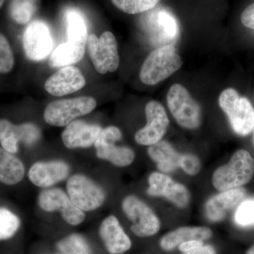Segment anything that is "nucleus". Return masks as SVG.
I'll list each match as a JSON object with an SVG mask.
<instances>
[{"label":"nucleus","instance_id":"nucleus-1","mask_svg":"<svg viewBox=\"0 0 254 254\" xmlns=\"http://www.w3.org/2000/svg\"><path fill=\"white\" fill-rule=\"evenodd\" d=\"M254 175V160L247 150H237L226 165L214 172L212 184L219 191L240 188L247 185Z\"/></svg>","mask_w":254,"mask_h":254},{"label":"nucleus","instance_id":"nucleus-2","mask_svg":"<svg viewBox=\"0 0 254 254\" xmlns=\"http://www.w3.org/2000/svg\"><path fill=\"white\" fill-rule=\"evenodd\" d=\"M182 64L174 46L160 47L145 59L140 70V79L148 86L158 84L178 71Z\"/></svg>","mask_w":254,"mask_h":254},{"label":"nucleus","instance_id":"nucleus-3","mask_svg":"<svg viewBox=\"0 0 254 254\" xmlns=\"http://www.w3.org/2000/svg\"><path fill=\"white\" fill-rule=\"evenodd\" d=\"M219 105L237 134L246 136L253 131L254 109L247 98L241 97L233 88H227L219 97Z\"/></svg>","mask_w":254,"mask_h":254},{"label":"nucleus","instance_id":"nucleus-4","mask_svg":"<svg viewBox=\"0 0 254 254\" xmlns=\"http://www.w3.org/2000/svg\"><path fill=\"white\" fill-rule=\"evenodd\" d=\"M169 110L178 125L187 129H195L201 123V110L187 88L179 83L171 86L167 95Z\"/></svg>","mask_w":254,"mask_h":254},{"label":"nucleus","instance_id":"nucleus-5","mask_svg":"<svg viewBox=\"0 0 254 254\" xmlns=\"http://www.w3.org/2000/svg\"><path fill=\"white\" fill-rule=\"evenodd\" d=\"M96 105V100L90 96L56 100L46 107L43 117L52 126H67L75 119L91 113Z\"/></svg>","mask_w":254,"mask_h":254},{"label":"nucleus","instance_id":"nucleus-6","mask_svg":"<svg viewBox=\"0 0 254 254\" xmlns=\"http://www.w3.org/2000/svg\"><path fill=\"white\" fill-rule=\"evenodd\" d=\"M92 63L98 73L105 74L116 71L120 65L118 43L113 33L105 31L99 38L91 34L87 41Z\"/></svg>","mask_w":254,"mask_h":254},{"label":"nucleus","instance_id":"nucleus-7","mask_svg":"<svg viewBox=\"0 0 254 254\" xmlns=\"http://www.w3.org/2000/svg\"><path fill=\"white\" fill-rule=\"evenodd\" d=\"M122 206L127 218L132 222V232L137 236H153L160 230V222L156 214L136 195L127 196Z\"/></svg>","mask_w":254,"mask_h":254},{"label":"nucleus","instance_id":"nucleus-8","mask_svg":"<svg viewBox=\"0 0 254 254\" xmlns=\"http://www.w3.org/2000/svg\"><path fill=\"white\" fill-rule=\"evenodd\" d=\"M122 136L118 127L111 126L102 129L94 143L97 156L121 168L131 165L134 160V152L128 147L115 145Z\"/></svg>","mask_w":254,"mask_h":254},{"label":"nucleus","instance_id":"nucleus-9","mask_svg":"<svg viewBox=\"0 0 254 254\" xmlns=\"http://www.w3.org/2000/svg\"><path fill=\"white\" fill-rule=\"evenodd\" d=\"M68 196L83 211L96 210L105 200L104 190L86 176L75 175L66 183Z\"/></svg>","mask_w":254,"mask_h":254},{"label":"nucleus","instance_id":"nucleus-10","mask_svg":"<svg viewBox=\"0 0 254 254\" xmlns=\"http://www.w3.org/2000/svg\"><path fill=\"white\" fill-rule=\"evenodd\" d=\"M145 113L146 125L136 132L135 140L139 145L150 146L161 141L170 121L163 105L155 100H151L146 105Z\"/></svg>","mask_w":254,"mask_h":254},{"label":"nucleus","instance_id":"nucleus-11","mask_svg":"<svg viewBox=\"0 0 254 254\" xmlns=\"http://www.w3.org/2000/svg\"><path fill=\"white\" fill-rule=\"evenodd\" d=\"M23 46L25 54L31 61L39 62L46 58L53 46L48 25L39 20L29 23L23 33Z\"/></svg>","mask_w":254,"mask_h":254},{"label":"nucleus","instance_id":"nucleus-12","mask_svg":"<svg viewBox=\"0 0 254 254\" xmlns=\"http://www.w3.org/2000/svg\"><path fill=\"white\" fill-rule=\"evenodd\" d=\"M38 204L47 212L59 211L64 220L71 225H78L84 220L85 214L73 203L63 190L52 189L42 192Z\"/></svg>","mask_w":254,"mask_h":254},{"label":"nucleus","instance_id":"nucleus-13","mask_svg":"<svg viewBox=\"0 0 254 254\" xmlns=\"http://www.w3.org/2000/svg\"><path fill=\"white\" fill-rule=\"evenodd\" d=\"M149 188L147 190L152 196H163L178 208H185L190 203V190L185 185L175 182L164 173L155 172L148 178Z\"/></svg>","mask_w":254,"mask_h":254},{"label":"nucleus","instance_id":"nucleus-14","mask_svg":"<svg viewBox=\"0 0 254 254\" xmlns=\"http://www.w3.org/2000/svg\"><path fill=\"white\" fill-rule=\"evenodd\" d=\"M41 137V131L34 124L15 125L4 119L0 120V143L5 150L15 153L18 150V143L26 145L36 143Z\"/></svg>","mask_w":254,"mask_h":254},{"label":"nucleus","instance_id":"nucleus-15","mask_svg":"<svg viewBox=\"0 0 254 254\" xmlns=\"http://www.w3.org/2000/svg\"><path fill=\"white\" fill-rule=\"evenodd\" d=\"M86 85V79L76 66L60 68L45 83V89L53 96H64L79 91Z\"/></svg>","mask_w":254,"mask_h":254},{"label":"nucleus","instance_id":"nucleus-16","mask_svg":"<svg viewBox=\"0 0 254 254\" xmlns=\"http://www.w3.org/2000/svg\"><path fill=\"white\" fill-rule=\"evenodd\" d=\"M246 190L243 188L224 190L208 200L205 205V213L211 222L224 220L234 209L245 200Z\"/></svg>","mask_w":254,"mask_h":254},{"label":"nucleus","instance_id":"nucleus-17","mask_svg":"<svg viewBox=\"0 0 254 254\" xmlns=\"http://www.w3.org/2000/svg\"><path fill=\"white\" fill-rule=\"evenodd\" d=\"M102 131L98 125L81 120L68 124L62 134L64 144L69 149L89 148L94 144Z\"/></svg>","mask_w":254,"mask_h":254},{"label":"nucleus","instance_id":"nucleus-18","mask_svg":"<svg viewBox=\"0 0 254 254\" xmlns=\"http://www.w3.org/2000/svg\"><path fill=\"white\" fill-rule=\"evenodd\" d=\"M69 172V167L64 162H40L30 169L28 177L33 185L46 188L64 180Z\"/></svg>","mask_w":254,"mask_h":254},{"label":"nucleus","instance_id":"nucleus-19","mask_svg":"<svg viewBox=\"0 0 254 254\" xmlns=\"http://www.w3.org/2000/svg\"><path fill=\"white\" fill-rule=\"evenodd\" d=\"M99 232L105 247L110 254H122L131 248L129 237L124 231L115 215H110L103 220Z\"/></svg>","mask_w":254,"mask_h":254},{"label":"nucleus","instance_id":"nucleus-20","mask_svg":"<svg viewBox=\"0 0 254 254\" xmlns=\"http://www.w3.org/2000/svg\"><path fill=\"white\" fill-rule=\"evenodd\" d=\"M213 235L210 229L205 227H184L169 232L160 240V247L165 251H171L189 241L208 240Z\"/></svg>","mask_w":254,"mask_h":254},{"label":"nucleus","instance_id":"nucleus-21","mask_svg":"<svg viewBox=\"0 0 254 254\" xmlns=\"http://www.w3.org/2000/svg\"><path fill=\"white\" fill-rule=\"evenodd\" d=\"M148 28L150 33H153V38H158L164 43L173 41L178 34L176 20L165 10H157L150 14Z\"/></svg>","mask_w":254,"mask_h":254},{"label":"nucleus","instance_id":"nucleus-22","mask_svg":"<svg viewBox=\"0 0 254 254\" xmlns=\"http://www.w3.org/2000/svg\"><path fill=\"white\" fill-rule=\"evenodd\" d=\"M148 153L162 173H172L180 168L181 154L168 142L160 141L150 145Z\"/></svg>","mask_w":254,"mask_h":254},{"label":"nucleus","instance_id":"nucleus-23","mask_svg":"<svg viewBox=\"0 0 254 254\" xmlns=\"http://www.w3.org/2000/svg\"><path fill=\"white\" fill-rule=\"evenodd\" d=\"M85 46L82 43L69 41L60 45L50 55V66L64 67L77 63L85 54Z\"/></svg>","mask_w":254,"mask_h":254},{"label":"nucleus","instance_id":"nucleus-24","mask_svg":"<svg viewBox=\"0 0 254 254\" xmlns=\"http://www.w3.org/2000/svg\"><path fill=\"white\" fill-rule=\"evenodd\" d=\"M25 168L22 162L12 153L0 148V182L14 185L22 181Z\"/></svg>","mask_w":254,"mask_h":254},{"label":"nucleus","instance_id":"nucleus-25","mask_svg":"<svg viewBox=\"0 0 254 254\" xmlns=\"http://www.w3.org/2000/svg\"><path fill=\"white\" fill-rule=\"evenodd\" d=\"M66 23L68 41L86 45L88 36L83 16L76 10H68L66 13Z\"/></svg>","mask_w":254,"mask_h":254},{"label":"nucleus","instance_id":"nucleus-26","mask_svg":"<svg viewBox=\"0 0 254 254\" xmlns=\"http://www.w3.org/2000/svg\"><path fill=\"white\" fill-rule=\"evenodd\" d=\"M38 8V0H12L10 5L11 18L19 24L29 22Z\"/></svg>","mask_w":254,"mask_h":254},{"label":"nucleus","instance_id":"nucleus-27","mask_svg":"<svg viewBox=\"0 0 254 254\" xmlns=\"http://www.w3.org/2000/svg\"><path fill=\"white\" fill-rule=\"evenodd\" d=\"M160 0H112L118 9L128 14H137L150 11Z\"/></svg>","mask_w":254,"mask_h":254},{"label":"nucleus","instance_id":"nucleus-28","mask_svg":"<svg viewBox=\"0 0 254 254\" xmlns=\"http://www.w3.org/2000/svg\"><path fill=\"white\" fill-rule=\"evenodd\" d=\"M57 247L63 254H91L86 241L78 235L66 237L60 241Z\"/></svg>","mask_w":254,"mask_h":254},{"label":"nucleus","instance_id":"nucleus-29","mask_svg":"<svg viewBox=\"0 0 254 254\" xmlns=\"http://www.w3.org/2000/svg\"><path fill=\"white\" fill-rule=\"evenodd\" d=\"M19 218L12 212L4 208H0V241L14 236L20 227Z\"/></svg>","mask_w":254,"mask_h":254},{"label":"nucleus","instance_id":"nucleus-30","mask_svg":"<svg viewBox=\"0 0 254 254\" xmlns=\"http://www.w3.org/2000/svg\"><path fill=\"white\" fill-rule=\"evenodd\" d=\"M235 221L241 227L254 226V198L243 200L237 207Z\"/></svg>","mask_w":254,"mask_h":254},{"label":"nucleus","instance_id":"nucleus-31","mask_svg":"<svg viewBox=\"0 0 254 254\" xmlns=\"http://www.w3.org/2000/svg\"><path fill=\"white\" fill-rule=\"evenodd\" d=\"M14 57L7 39L0 33V73H7L12 70Z\"/></svg>","mask_w":254,"mask_h":254},{"label":"nucleus","instance_id":"nucleus-32","mask_svg":"<svg viewBox=\"0 0 254 254\" xmlns=\"http://www.w3.org/2000/svg\"><path fill=\"white\" fill-rule=\"evenodd\" d=\"M180 168L187 175L195 176L201 170V163L198 157L192 154H182L180 160Z\"/></svg>","mask_w":254,"mask_h":254},{"label":"nucleus","instance_id":"nucleus-33","mask_svg":"<svg viewBox=\"0 0 254 254\" xmlns=\"http://www.w3.org/2000/svg\"><path fill=\"white\" fill-rule=\"evenodd\" d=\"M241 21L246 27L254 30V3L244 10L241 15Z\"/></svg>","mask_w":254,"mask_h":254},{"label":"nucleus","instance_id":"nucleus-34","mask_svg":"<svg viewBox=\"0 0 254 254\" xmlns=\"http://www.w3.org/2000/svg\"><path fill=\"white\" fill-rule=\"evenodd\" d=\"M203 245V242H201V241L192 240L182 243L178 247L180 252L187 253V252H190V251L202 247Z\"/></svg>","mask_w":254,"mask_h":254},{"label":"nucleus","instance_id":"nucleus-35","mask_svg":"<svg viewBox=\"0 0 254 254\" xmlns=\"http://www.w3.org/2000/svg\"><path fill=\"white\" fill-rule=\"evenodd\" d=\"M185 254H216V252L212 246L203 245Z\"/></svg>","mask_w":254,"mask_h":254},{"label":"nucleus","instance_id":"nucleus-36","mask_svg":"<svg viewBox=\"0 0 254 254\" xmlns=\"http://www.w3.org/2000/svg\"><path fill=\"white\" fill-rule=\"evenodd\" d=\"M247 254H254V246L247 252Z\"/></svg>","mask_w":254,"mask_h":254},{"label":"nucleus","instance_id":"nucleus-37","mask_svg":"<svg viewBox=\"0 0 254 254\" xmlns=\"http://www.w3.org/2000/svg\"><path fill=\"white\" fill-rule=\"evenodd\" d=\"M5 1V0H0V8L2 6L3 4H4V2Z\"/></svg>","mask_w":254,"mask_h":254},{"label":"nucleus","instance_id":"nucleus-38","mask_svg":"<svg viewBox=\"0 0 254 254\" xmlns=\"http://www.w3.org/2000/svg\"></svg>","mask_w":254,"mask_h":254}]
</instances>
